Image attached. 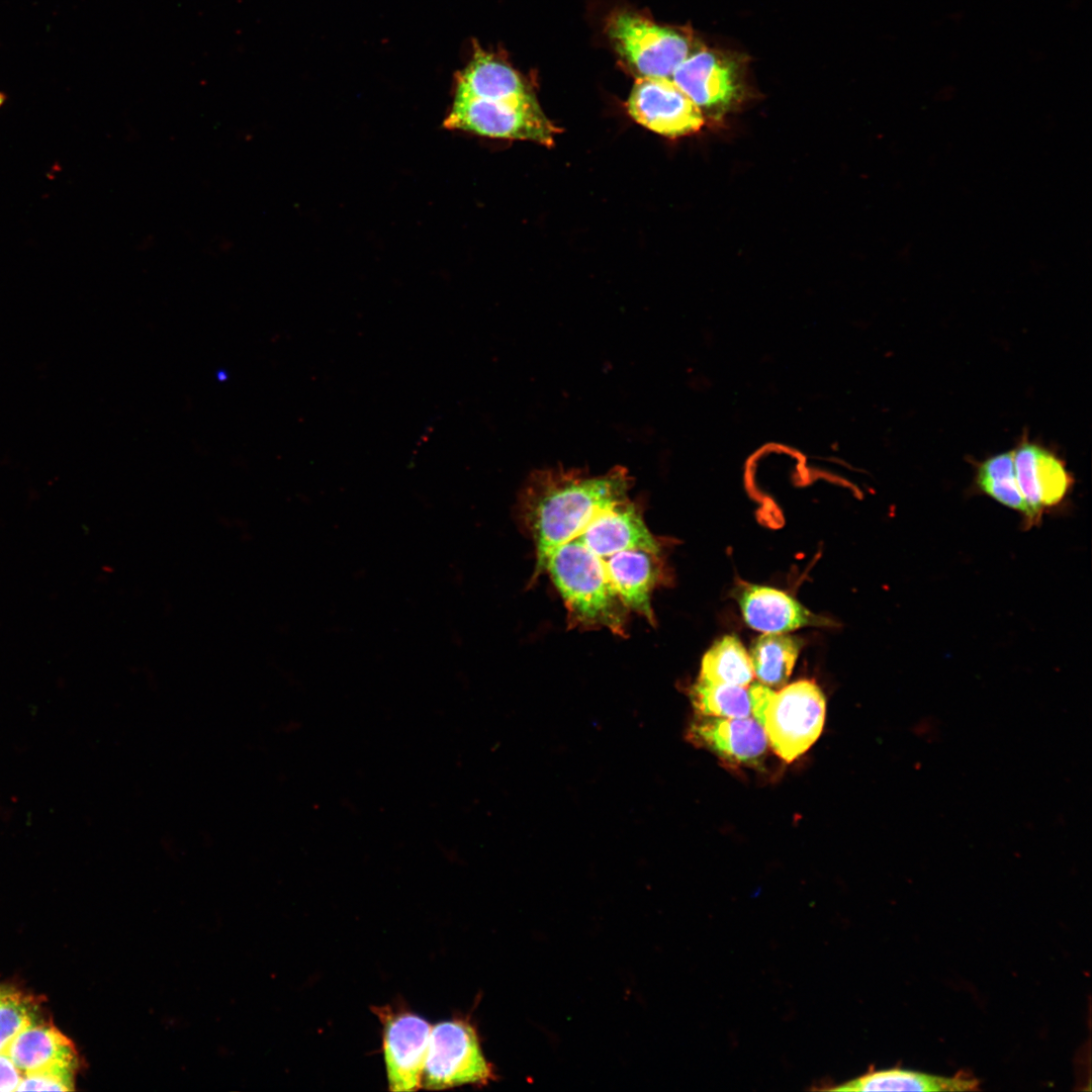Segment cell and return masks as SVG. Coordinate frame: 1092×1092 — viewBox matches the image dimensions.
<instances>
[{
  "mask_svg": "<svg viewBox=\"0 0 1092 1092\" xmlns=\"http://www.w3.org/2000/svg\"><path fill=\"white\" fill-rule=\"evenodd\" d=\"M752 717L763 728L774 751L787 762L805 753L819 738L826 714L825 698L811 680L779 691L754 682L748 688Z\"/></svg>",
  "mask_w": 1092,
  "mask_h": 1092,
  "instance_id": "cell-1",
  "label": "cell"
},
{
  "mask_svg": "<svg viewBox=\"0 0 1092 1092\" xmlns=\"http://www.w3.org/2000/svg\"><path fill=\"white\" fill-rule=\"evenodd\" d=\"M607 31L637 78L670 79L674 70L702 44L688 28L659 25L626 11L609 17Z\"/></svg>",
  "mask_w": 1092,
  "mask_h": 1092,
  "instance_id": "cell-2",
  "label": "cell"
},
{
  "mask_svg": "<svg viewBox=\"0 0 1092 1092\" xmlns=\"http://www.w3.org/2000/svg\"><path fill=\"white\" fill-rule=\"evenodd\" d=\"M495 1077L469 1019L454 1018L431 1028L422 1087L443 1090L463 1085L485 1086Z\"/></svg>",
  "mask_w": 1092,
  "mask_h": 1092,
  "instance_id": "cell-3",
  "label": "cell"
},
{
  "mask_svg": "<svg viewBox=\"0 0 1092 1092\" xmlns=\"http://www.w3.org/2000/svg\"><path fill=\"white\" fill-rule=\"evenodd\" d=\"M444 126L483 136L530 141L544 146L553 145L558 132L536 99L509 101L455 96Z\"/></svg>",
  "mask_w": 1092,
  "mask_h": 1092,
  "instance_id": "cell-4",
  "label": "cell"
},
{
  "mask_svg": "<svg viewBox=\"0 0 1092 1092\" xmlns=\"http://www.w3.org/2000/svg\"><path fill=\"white\" fill-rule=\"evenodd\" d=\"M744 57L701 44L673 72L671 81L713 120L744 97Z\"/></svg>",
  "mask_w": 1092,
  "mask_h": 1092,
  "instance_id": "cell-5",
  "label": "cell"
},
{
  "mask_svg": "<svg viewBox=\"0 0 1092 1092\" xmlns=\"http://www.w3.org/2000/svg\"><path fill=\"white\" fill-rule=\"evenodd\" d=\"M382 1024V1050L388 1088L394 1092L417 1091L427 1056L431 1024L410 1011L373 1007Z\"/></svg>",
  "mask_w": 1092,
  "mask_h": 1092,
  "instance_id": "cell-6",
  "label": "cell"
},
{
  "mask_svg": "<svg viewBox=\"0 0 1092 1092\" xmlns=\"http://www.w3.org/2000/svg\"><path fill=\"white\" fill-rule=\"evenodd\" d=\"M627 109L637 123L667 138L695 133L705 124L700 108L667 78H637Z\"/></svg>",
  "mask_w": 1092,
  "mask_h": 1092,
  "instance_id": "cell-7",
  "label": "cell"
},
{
  "mask_svg": "<svg viewBox=\"0 0 1092 1092\" xmlns=\"http://www.w3.org/2000/svg\"><path fill=\"white\" fill-rule=\"evenodd\" d=\"M688 739L729 762L758 765L769 745L760 724L752 717H697L688 728Z\"/></svg>",
  "mask_w": 1092,
  "mask_h": 1092,
  "instance_id": "cell-8",
  "label": "cell"
},
{
  "mask_svg": "<svg viewBox=\"0 0 1092 1092\" xmlns=\"http://www.w3.org/2000/svg\"><path fill=\"white\" fill-rule=\"evenodd\" d=\"M1018 486L1028 509L1027 521L1035 523L1042 510L1060 504L1072 485L1064 463L1052 452L1030 442L1013 450Z\"/></svg>",
  "mask_w": 1092,
  "mask_h": 1092,
  "instance_id": "cell-9",
  "label": "cell"
},
{
  "mask_svg": "<svg viewBox=\"0 0 1092 1092\" xmlns=\"http://www.w3.org/2000/svg\"><path fill=\"white\" fill-rule=\"evenodd\" d=\"M737 601L745 623L762 633H788L808 626H831L833 622L809 611L788 594L765 585L744 584Z\"/></svg>",
  "mask_w": 1092,
  "mask_h": 1092,
  "instance_id": "cell-10",
  "label": "cell"
},
{
  "mask_svg": "<svg viewBox=\"0 0 1092 1092\" xmlns=\"http://www.w3.org/2000/svg\"><path fill=\"white\" fill-rule=\"evenodd\" d=\"M21 1074L56 1071L77 1073L73 1042L56 1026L37 1018L19 1031L5 1053Z\"/></svg>",
  "mask_w": 1092,
  "mask_h": 1092,
  "instance_id": "cell-11",
  "label": "cell"
},
{
  "mask_svg": "<svg viewBox=\"0 0 1092 1092\" xmlns=\"http://www.w3.org/2000/svg\"><path fill=\"white\" fill-rule=\"evenodd\" d=\"M455 96L509 101L536 99L516 70L478 44L469 64L456 76Z\"/></svg>",
  "mask_w": 1092,
  "mask_h": 1092,
  "instance_id": "cell-12",
  "label": "cell"
},
{
  "mask_svg": "<svg viewBox=\"0 0 1092 1092\" xmlns=\"http://www.w3.org/2000/svg\"><path fill=\"white\" fill-rule=\"evenodd\" d=\"M978 1087V1080L965 1072L953 1077H943L893 1068L871 1071L833 1089L838 1091H969L977 1090Z\"/></svg>",
  "mask_w": 1092,
  "mask_h": 1092,
  "instance_id": "cell-13",
  "label": "cell"
},
{
  "mask_svg": "<svg viewBox=\"0 0 1092 1092\" xmlns=\"http://www.w3.org/2000/svg\"><path fill=\"white\" fill-rule=\"evenodd\" d=\"M802 639L788 633H762L749 651L753 674L771 689L784 688L802 648Z\"/></svg>",
  "mask_w": 1092,
  "mask_h": 1092,
  "instance_id": "cell-14",
  "label": "cell"
},
{
  "mask_svg": "<svg viewBox=\"0 0 1092 1092\" xmlns=\"http://www.w3.org/2000/svg\"><path fill=\"white\" fill-rule=\"evenodd\" d=\"M749 653L735 635L717 639L702 658L698 679L747 687L753 679Z\"/></svg>",
  "mask_w": 1092,
  "mask_h": 1092,
  "instance_id": "cell-15",
  "label": "cell"
},
{
  "mask_svg": "<svg viewBox=\"0 0 1092 1092\" xmlns=\"http://www.w3.org/2000/svg\"><path fill=\"white\" fill-rule=\"evenodd\" d=\"M976 481L983 492L1020 512L1027 520L1028 509L1016 480L1013 451L997 454L982 462L977 470Z\"/></svg>",
  "mask_w": 1092,
  "mask_h": 1092,
  "instance_id": "cell-16",
  "label": "cell"
},
{
  "mask_svg": "<svg viewBox=\"0 0 1092 1092\" xmlns=\"http://www.w3.org/2000/svg\"><path fill=\"white\" fill-rule=\"evenodd\" d=\"M690 700L701 716L722 718L751 717V702L746 687L713 684L698 679L690 690Z\"/></svg>",
  "mask_w": 1092,
  "mask_h": 1092,
  "instance_id": "cell-17",
  "label": "cell"
},
{
  "mask_svg": "<svg viewBox=\"0 0 1092 1092\" xmlns=\"http://www.w3.org/2000/svg\"><path fill=\"white\" fill-rule=\"evenodd\" d=\"M36 1003L15 987L0 984V1054L16 1034L37 1019Z\"/></svg>",
  "mask_w": 1092,
  "mask_h": 1092,
  "instance_id": "cell-18",
  "label": "cell"
},
{
  "mask_svg": "<svg viewBox=\"0 0 1092 1092\" xmlns=\"http://www.w3.org/2000/svg\"><path fill=\"white\" fill-rule=\"evenodd\" d=\"M75 1073L41 1071L23 1074L16 1091H72Z\"/></svg>",
  "mask_w": 1092,
  "mask_h": 1092,
  "instance_id": "cell-19",
  "label": "cell"
},
{
  "mask_svg": "<svg viewBox=\"0 0 1092 1092\" xmlns=\"http://www.w3.org/2000/svg\"><path fill=\"white\" fill-rule=\"evenodd\" d=\"M22 1074L6 1054H0V1091H16Z\"/></svg>",
  "mask_w": 1092,
  "mask_h": 1092,
  "instance_id": "cell-20",
  "label": "cell"
},
{
  "mask_svg": "<svg viewBox=\"0 0 1092 1092\" xmlns=\"http://www.w3.org/2000/svg\"><path fill=\"white\" fill-rule=\"evenodd\" d=\"M4 100H5V95L0 92V106L3 104Z\"/></svg>",
  "mask_w": 1092,
  "mask_h": 1092,
  "instance_id": "cell-21",
  "label": "cell"
}]
</instances>
